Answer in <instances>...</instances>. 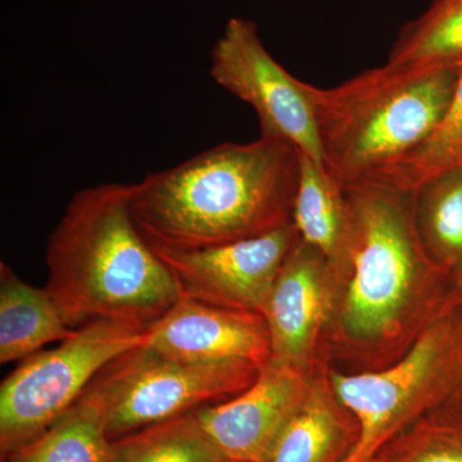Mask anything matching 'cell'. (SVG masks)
<instances>
[{
    "instance_id": "obj_13",
    "label": "cell",
    "mask_w": 462,
    "mask_h": 462,
    "mask_svg": "<svg viewBox=\"0 0 462 462\" xmlns=\"http://www.w3.org/2000/svg\"><path fill=\"white\" fill-rule=\"evenodd\" d=\"M329 369L312 376L305 403L282 430L263 462H345L354 451L360 425L337 397Z\"/></svg>"
},
{
    "instance_id": "obj_7",
    "label": "cell",
    "mask_w": 462,
    "mask_h": 462,
    "mask_svg": "<svg viewBox=\"0 0 462 462\" xmlns=\"http://www.w3.org/2000/svg\"><path fill=\"white\" fill-rule=\"evenodd\" d=\"M263 367L182 363L142 345L116 358L87 389L99 401L109 439L238 396Z\"/></svg>"
},
{
    "instance_id": "obj_10",
    "label": "cell",
    "mask_w": 462,
    "mask_h": 462,
    "mask_svg": "<svg viewBox=\"0 0 462 462\" xmlns=\"http://www.w3.org/2000/svg\"><path fill=\"white\" fill-rule=\"evenodd\" d=\"M333 298L329 263L318 249L298 240L261 311L272 342L270 360L311 378L329 369L327 337Z\"/></svg>"
},
{
    "instance_id": "obj_22",
    "label": "cell",
    "mask_w": 462,
    "mask_h": 462,
    "mask_svg": "<svg viewBox=\"0 0 462 462\" xmlns=\"http://www.w3.org/2000/svg\"><path fill=\"white\" fill-rule=\"evenodd\" d=\"M454 284L456 293L460 294L462 297V273L460 276H457V278L454 279Z\"/></svg>"
},
{
    "instance_id": "obj_15",
    "label": "cell",
    "mask_w": 462,
    "mask_h": 462,
    "mask_svg": "<svg viewBox=\"0 0 462 462\" xmlns=\"http://www.w3.org/2000/svg\"><path fill=\"white\" fill-rule=\"evenodd\" d=\"M291 223L298 236L336 269L345 254L349 231L346 189L324 166L300 152V180Z\"/></svg>"
},
{
    "instance_id": "obj_8",
    "label": "cell",
    "mask_w": 462,
    "mask_h": 462,
    "mask_svg": "<svg viewBox=\"0 0 462 462\" xmlns=\"http://www.w3.org/2000/svg\"><path fill=\"white\" fill-rule=\"evenodd\" d=\"M209 75L218 87L254 108L261 136L291 143L325 167L309 84L273 60L254 21H227L212 47Z\"/></svg>"
},
{
    "instance_id": "obj_6",
    "label": "cell",
    "mask_w": 462,
    "mask_h": 462,
    "mask_svg": "<svg viewBox=\"0 0 462 462\" xmlns=\"http://www.w3.org/2000/svg\"><path fill=\"white\" fill-rule=\"evenodd\" d=\"M147 330L139 322L90 321L56 348L25 358L0 387L2 456L47 430L112 361L144 345Z\"/></svg>"
},
{
    "instance_id": "obj_14",
    "label": "cell",
    "mask_w": 462,
    "mask_h": 462,
    "mask_svg": "<svg viewBox=\"0 0 462 462\" xmlns=\"http://www.w3.org/2000/svg\"><path fill=\"white\" fill-rule=\"evenodd\" d=\"M74 330L47 289L32 287L0 263V364L38 354L48 343L69 338Z\"/></svg>"
},
{
    "instance_id": "obj_2",
    "label": "cell",
    "mask_w": 462,
    "mask_h": 462,
    "mask_svg": "<svg viewBox=\"0 0 462 462\" xmlns=\"http://www.w3.org/2000/svg\"><path fill=\"white\" fill-rule=\"evenodd\" d=\"M300 151L261 136L223 143L130 184L134 220L156 251L254 238L291 221Z\"/></svg>"
},
{
    "instance_id": "obj_9",
    "label": "cell",
    "mask_w": 462,
    "mask_h": 462,
    "mask_svg": "<svg viewBox=\"0 0 462 462\" xmlns=\"http://www.w3.org/2000/svg\"><path fill=\"white\" fill-rule=\"evenodd\" d=\"M300 240L293 223L254 238L190 251H154L171 272L181 298L263 311L289 254Z\"/></svg>"
},
{
    "instance_id": "obj_19",
    "label": "cell",
    "mask_w": 462,
    "mask_h": 462,
    "mask_svg": "<svg viewBox=\"0 0 462 462\" xmlns=\"http://www.w3.org/2000/svg\"><path fill=\"white\" fill-rule=\"evenodd\" d=\"M369 462H462V398L422 413Z\"/></svg>"
},
{
    "instance_id": "obj_3",
    "label": "cell",
    "mask_w": 462,
    "mask_h": 462,
    "mask_svg": "<svg viewBox=\"0 0 462 462\" xmlns=\"http://www.w3.org/2000/svg\"><path fill=\"white\" fill-rule=\"evenodd\" d=\"M45 285L72 329L96 320L153 324L176 302L178 285L134 220L130 184L74 194L47 243Z\"/></svg>"
},
{
    "instance_id": "obj_17",
    "label": "cell",
    "mask_w": 462,
    "mask_h": 462,
    "mask_svg": "<svg viewBox=\"0 0 462 462\" xmlns=\"http://www.w3.org/2000/svg\"><path fill=\"white\" fill-rule=\"evenodd\" d=\"M412 191V212L428 257L452 279L462 273V167Z\"/></svg>"
},
{
    "instance_id": "obj_11",
    "label": "cell",
    "mask_w": 462,
    "mask_h": 462,
    "mask_svg": "<svg viewBox=\"0 0 462 462\" xmlns=\"http://www.w3.org/2000/svg\"><path fill=\"white\" fill-rule=\"evenodd\" d=\"M312 378L270 360L238 396L196 412L226 460L263 462L282 430L305 403Z\"/></svg>"
},
{
    "instance_id": "obj_23",
    "label": "cell",
    "mask_w": 462,
    "mask_h": 462,
    "mask_svg": "<svg viewBox=\"0 0 462 462\" xmlns=\"http://www.w3.org/2000/svg\"><path fill=\"white\" fill-rule=\"evenodd\" d=\"M224 462H238V461L226 460V461H224Z\"/></svg>"
},
{
    "instance_id": "obj_16",
    "label": "cell",
    "mask_w": 462,
    "mask_h": 462,
    "mask_svg": "<svg viewBox=\"0 0 462 462\" xmlns=\"http://www.w3.org/2000/svg\"><path fill=\"white\" fill-rule=\"evenodd\" d=\"M102 406L89 392L38 437L2 456V462H112Z\"/></svg>"
},
{
    "instance_id": "obj_21",
    "label": "cell",
    "mask_w": 462,
    "mask_h": 462,
    "mask_svg": "<svg viewBox=\"0 0 462 462\" xmlns=\"http://www.w3.org/2000/svg\"><path fill=\"white\" fill-rule=\"evenodd\" d=\"M462 167V69L442 121L422 144L370 181L413 190L440 173ZM369 181V180H366Z\"/></svg>"
},
{
    "instance_id": "obj_4",
    "label": "cell",
    "mask_w": 462,
    "mask_h": 462,
    "mask_svg": "<svg viewBox=\"0 0 462 462\" xmlns=\"http://www.w3.org/2000/svg\"><path fill=\"white\" fill-rule=\"evenodd\" d=\"M461 69L387 62L337 87L307 85L327 171L346 188L400 162L442 121Z\"/></svg>"
},
{
    "instance_id": "obj_5",
    "label": "cell",
    "mask_w": 462,
    "mask_h": 462,
    "mask_svg": "<svg viewBox=\"0 0 462 462\" xmlns=\"http://www.w3.org/2000/svg\"><path fill=\"white\" fill-rule=\"evenodd\" d=\"M360 438L345 462H369L385 442L440 404L462 398V297L456 293L397 361L375 372L329 369Z\"/></svg>"
},
{
    "instance_id": "obj_20",
    "label": "cell",
    "mask_w": 462,
    "mask_h": 462,
    "mask_svg": "<svg viewBox=\"0 0 462 462\" xmlns=\"http://www.w3.org/2000/svg\"><path fill=\"white\" fill-rule=\"evenodd\" d=\"M226 457L188 413L114 440L112 462H224Z\"/></svg>"
},
{
    "instance_id": "obj_18",
    "label": "cell",
    "mask_w": 462,
    "mask_h": 462,
    "mask_svg": "<svg viewBox=\"0 0 462 462\" xmlns=\"http://www.w3.org/2000/svg\"><path fill=\"white\" fill-rule=\"evenodd\" d=\"M387 62L415 67L462 65V0H431L421 14L401 27Z\"/></svg>"
},
{
    "instance_id": "obj_12",
    "label": "cell",
    "mask_w": 462,
    "mask_h": 462,
    "mask_svg": "<svg viewBox=\"0 0 462 462\" xmlns=\"http://www.w3.org/2000/svg\"><path fill=\"white\" fill-rule=\"evenodd\" d=\"M144 345L188 364L247 363L263 367L272 358L269 329L260 312L181 297L162 318L148 325Z\"/></svg>"
},
{
    "instance_id": "obj_1",
    "label": "cell",
    "mask_w": 462,
    "mask_h": 462,
    "mask_svg": "<svg viewBox=\"0 0 462 462\" xmlns=\"http://www.w3.org/2000/svg\"><path fill=\"white\" fill-rule=\"evenodd\" d=\"M345 189L349 231L331 270L327 356L340 372H375L397 361L451 300L454 279L422 247L411 190L370 180Z\"/></svg>"
}]
</instances>
